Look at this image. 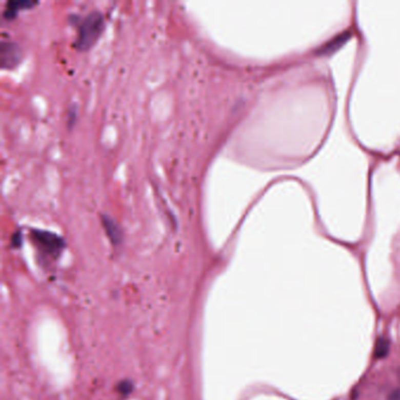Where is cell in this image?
<instances>
[{"instance_id": "1", "label": "cell", "mask_w": 400, "mask_h": 400, "mask_svg": "<svg viewBox=\"0 0 400 400\" xmlns=\"http://www.w3.org/2000/svg\"><path fill=\"white\" fill-rule=\"evenodd\" d=\"M104 15L99 11H92L85 15L77 25V34L74 44L76 50H89L100 38L104 31Z\"/></svg>"}, {"instance_id": "2", "label": "cell", "mask_w": 400, "mask_h": 400, "mask_svg": "<svg viewBox=\"0 0 400 400\" xmlns=\"http://www.w3.org/2000/svg\"><path fill=\"white\" fill-rule=\"evenodd\" d=\"M31 238L40 252L53 258H56L65 248L64 239L51 231L32 229Z\"/></svg>"}, {"instance_id": "3", "label": "cell", "mask_w": 400, "mask_h": 400, "mask_svg": "<svg viewBox=\"0 0 400 400\" xmlns=\"http://www.w3.org/2000/svg\"><path fill=\"white\" fill-rule=\"evenodd\" d=\"M20 55H22L20 48L17 44L3 39L2 47H0V60H2L3 68L15 66L19 63Z\"/></svg>"}, {"instance_id": "4", "label": "cell", "mask_w": 400, "mask_h": 400, "mask_svg": "<svg viewBox=\"0 0 400 400\" xmlns=\"http://www.w3.org/2000/svg\"><path fill=\"white\" fill-rule=\"evenodd\" d=\"M103 224L106 234H107L108 238L111 239V242L114 246H119L122 241V232L119 224L107 215H103Z\"/></svg>"}, {"instance_id": "5", "label": "cell", "mask_w": 400, "mask_h": 400, "mask_svg": "<svg viewBox=\"0 0 400 400\" xmlns=\"http://www.w3.org/2000/svg\"><path fill=\"white\" fill-rule=\"evenodd\" d=\"M33 5H35V3L24 2V0H19V2H9L6 4L5 11H4V17H5V19L7 20L13 19L15 15L18 14V12L20 10L27 9V7H31Z\"/></svg>"}, {"instance_id": "6", "label": "cell", "mask_w": 400, "mask_h": 400, "mask_svg": "<svg viewBox=\"0 0 400 400\" xmlns=\"http://www.w3.org/2000/svg\"><path fill=\"white\" fill-rule=\"evenodd\" d=\"M117 391H119L122 395H125V397H126V395L130 394V393H132V391H133V384H132V382H129V381L121 382L119 385H117Z\"/></svg>"}]
</instances>
